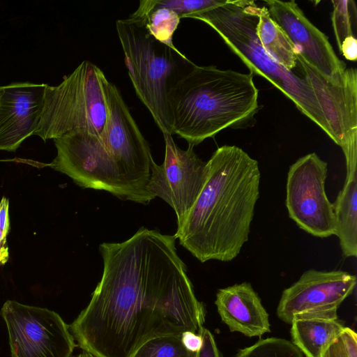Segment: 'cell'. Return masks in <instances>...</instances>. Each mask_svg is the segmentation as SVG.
Listing matches in <instances>:
<instances>
[{
    "instance_id": "1",
    "label": "cell",
    "mask_w": 357,
    "mask_h": 357,
    "mask_svg": "<svg viewBox=\"0 0 357 357\" xmlns=\"http://www.w3.org/2000/svg\"><path fill=\"white\" fill-rule=\"evenodd\" d=\"M102 278L69 330L95 357H133L149 340L199 334L206 311L195 296L175 236L141 227L121 243L99 245Z\"/></svg>"
},
{
    "instance_id": "2",
    "label": "cell",
    "mask_w": 357,
    "mask_h": 357,
    "mask_svg": "<svg viewBox=\"0 0 357 357\" xmlns=\"http://www.w3.org/2000/svg\"><path fill=\"white\" fill-rule=\"evenodd\" d=\"M205 184L174 235L200 262H228L248 241L259 195L258 162L236 146L218 148Z\"/></svg>"
},
{
    "instance_id": "3",
    "label": "cell",
    "mask_w": 357,
    "mask_h": 357,
    "mask_svg": "<svg viewBox=\"0 0 357 357\" xmlns=\"http://www.w3.org/2000/svg\"><path fill=\"white\" fill-rule=\"evenodd\" d=\"M168 106L172 135L195 146L251 120L259 107L258 89L252 73L190 61L170 86Z\"/></svg>"
},
{
    "instance_id": "4",
    "label": "cell",
    "mask_w": 357,
    "mask_h": 357,
    "mask_svg": "<svg viewBox=\"0 0 357 357\" xmlns=\"http://www.w3.org/2000/svg\"><path fill=\"white\" fill-rule=\"evenodd\" d=\"M259 6L253 1H229L187 15L209 25L250 73L260 75L280 90L304 115L331 139L332 135L319 103L307 82L278 63L263 48L257 34Z\"/></svg>"
},
{
    "instance_id": "5",
    "label": "cell",
    "mask_w": 357,
    "mask_h": 357,
    "mask_svg": "<svg viewBox=\"0 0 357 357\" xmlns=\"http://www.w3.org/2000/svg\"><path fill=\"white\" fill-rule=\"evenodd\" d=\"M53 140L57 154L47 165L79 187L105 190L121 200L142 204L155 198L147 190L149 178L128 165L107 137L75 132Z\"/></svg>"
},
{
    "instance_id": "6",
    "label": "cell",
    "mask_w": 357,
    "mask_h": 357,
    "mask_svg": "<svg viewBox=\"0 0 357 357\" xmlns=\"http://www.w3.org/2000/svg\"><path fill=\"white\" fill-rule=\"evenodd\" d=\"M104 73L83 61L56 86L47 84L40 121L33 135L43 141L75 132L106 137L107 110Z\"/></svg>"
},
{
    "instance_id": "7",
    "label": "cell",
    "mask_w": 357,
    "mask_h": 357,
    "mask_svg": "<svg viewBox=\"0 0 357 357\" xmlns=\"http://www.w3.org/2000/svg\"><path fill=\"white\" fill-rule=\"evenodd\" d=\"M116 29L137 96L162 134L172 135L169 90L190 60L179 50L157 41L143 26L128 19L116 20Z\"/></svg>"
},
{
    "instance_id": "8",
    "label": "cell",
    "mask_w": 357,
    "mask_h": 357,
    "mask_svg": "<svg viewBox=\"0 0 357 357\" xmlns=\"http://www.w3.org/2000/svg\"><path fill=\"white\" fill-rule=\"evenodd\" d=\"M0 313L12 357H71L75 339L69 325L54 311L8 300Z\"/></svg>"
},
{
    "instance_id": "9",
    "label": "cell",
    "mask_w": 357,
    "mask_h": 357,
    "mask_svg": "<svg viewBox=\"0 0 357 357\" xmlns=\"http://www.w3.org/2000/svg\"><path fill=\"white\" fill-rule=\"evenodd\" d=\"M297 66L312 89L331 139L344 153L347 170L357 169V72L346 68L335 80L327 79L296 53Z\"/></svg>"
},
{
    "instance_id": "10",
    "label": "cell",
    "mask_w": 357,
    "mask_h": 357,
    "mask_svg": "<svg viewBox=\"0 0 357 357\" xmlns=\"http://www.w3.org/2000/svg\"><path fill=\"white\" fill-rule=\"evenodd\" d=\"M327 172V162L311 153L289 167L287 178L289 218L300 229L319 238L335 235L333 206L325 190Z\"/></svg>"
},
{
    "instance_id": "11",
    "label": "cell",
    "mask_w": 357,
    "mask_h": 357,
    "mask_svg": "<svg viewBox=\"0 0 357 357\" xmlns=\"http://www.w3.org/2000/svg\"><path fill=\"white\" fill-rule=\"evenodd\" d=\"M163 137L165 159L160 165L153 158L151 160L147 190L174 209L179 227L205 184L208 165L195 153L193 146L188 145L186 150H183L174 142L172 135L163 134Z\"/></svg>"
},
{
    "instance_id": "12",
    "label": "cell",
    "mask_w": 357,
    "mask_h": 357,
    "mask_svg": "<svg viewBox=\"0 0 357 357\" xmlns=\"http://www.w3.org/2000/svg\"><path fill=\"white\" fill-rule=\"evenodd\" d=\"M356 284V276L344 271L307 270L283 291L277 315L289 324L302 318L337 319L339 306Z\"/></svg>"
},
{
    "instance_id": "13",
    "label": "cell",
    "mask_w": 357,
    "mask_h": 357,
    "mask_svg": "<svg viewBox=\"0 0 357 357\" xmlns=\"http://www.w3.org/2000/svg\"><path fill=\"white\" fill-rule=\"evenodd\" d=\"M272 19L283 29L296 53L320 74L337 79L347 64L336 55L327 36L304 15L294 1H264Z\"/></svg>"
},
{
    "instance_id": "14",
    "label": "cell",
    "mask_w": 357,
    "mask_h": 357,
    "mask_svg": "<svg viewBox=\"0 0 357 357\" xmlns=\"http://www.w3.org/2000/svg\"><path fill=\"white\" fill-rule=\"evenodd\" d=\"M47 86L20 82L0 86V150L14 151L33 135Z\"/></svg>"
},
{
    "instance_id": "15",
    "label": "cell",
    "mask_w": 357,
    "mask_h": 357,
    "mask_svg": "<svg viewBox=\"0 0 357 357\" xmlns=\"http://www.w3.org/2000/svg\"><path fill=\"white\" fill-rule=\"evenodd\" d=\"M215 304L222 321L231 332L260 337L271 331L268 314L249 282L220 289Z\"/></svg>"
},
{
    "instance_id": "16",
    "label": "cell",
    "mask_w": 357,
    "mask_h": 357,
    "mask_svg": "<svg viewBox=\"0 0 357 357\" xmlns=\"http://www.w3.org/2000/svg\"><path fill=\"white\" fill-rule=\"evenodd\" d=\"M335 236L346 257L357 256V171L347 172L346 180L333 204Z\"/></svg>"
},
{
    "instance_id": "17",
    "label": "cell",
    "mask_w": 357,
    "mask_h": 357,
    "mask_svg": "<svg viewBox=\"0 0 357 357\" xmlns=\"http://www.w3.org/2000/svg\"><path fill=\"white\" fill-rule=\"evenodd\" d=\"M291 324L292 343L306 357H321L344 328L337 319L302 318Z\"/></svg>"
},
{
    "instance_id": "18",
    "label": "cell",
    "mask_w": 357,
    "mask_h": 357,
    "mask_svg": "<svg viewBox=\"0 0 357 357\" xmlns=\"http://www.w3.org/2000/svg\"><path fill=\"white\" fill-rule=\"evenodd\" d=\"M127 19L143 26L157 41L178 50L172 39L181 17L172 10L158 6L156 0L140 1L138 8Z\"/></svg>"
},
{
    "instance_id": "19",
    "label": "cell",
    "mask_w": 357,
    "mask_h": 357,
    "mask_svg": "<svg viewBox=\"0 0 357 357\" xmlns=\"http://www.w3.org/2000/svg\"><path fill=\"white\" fill-rule=\"evenodd\" d=\"M257 36L264 50L289 70L297 66L296 50L283 29L272 19L266 6L259 7Z\"/></svg>"
},
{
    "instance_id": "20",
    "label": "cell",
    "mask_w": 357,
    "mask_h": 357,
    "mask_svg": "<svg viewBox=\"0 0 357 357\" xmlns=\"http://www.w3.org/2000/svg\"><path fill=\"white\" fill-rule=\"evenodd\" d=\"M234 357H303V354L287 340L268 337L238 350Z\"/></svg>"
},
{
    "instance_id": "21",
    "label": "cell",
    "mask_w": 357,
    "mask_h": 357,
    "mask_svg": "<svg viewBox=\"0 0 357 357\" xmlns=\"http://www.w3.org/2000/svg\"><path fill=\"white\" fill-rule=\"evenodd\" d=\"M332 24L338 48L348 37L356 38L357 8L353 0L332 1Z\"/></svg>"
},
{
    "instance_id": "22",
    "label": "cell",
    "mask_w": 357,
    "mask_h": 357,
    "mask_svg": "<svg viewBox=\"0 0 357 357\" xmlns=\"http://www.w3.org/2000/svg\"><path fill=\"white\" fill-rule=\"evenodd\" d=\"M183 345L181 335H165L151 339L144 343L133 357H195Z\"/></svg>"
},
{
    "instance_id": "23",
    "label": "cell",
    "mask_w": 357,
    "mask_h": 357,
    "mask_svg": "<svg viewBox=\"0 0 357 357\" xmlns=\"http://www.w3.org/2000/svg\"><path fill=\"white\" fill-rule=\"evenodd\" d=\"M225 0H156L160 7L174 11L180 17L197 13L224 3Z\"/></svg>"
},
{
    "instance_id": "24",
    "label": "cell",
    "mask_w": 357,
    "mask_h": 357,
    "mask_svg": "<svg viewBox=\"0 0 357 357\" xmlns=\"http://www.w3.org/2000/svg\"><path fill=\"white\" fill-rule=\"evenodd\" d=\"M202 338V344L195 357H220L219 351L213 335L206 328H203L199 334Z\"/></svg>"
},
{
    "instance_id": "25",
    "label": "cell",
    "mask_w": 357,
    "mask_h": 357,
    "mask_svg": "<svg viewBox=\"0 0 357 357\" xmlns=\"http://www.w3.org/2000/svg\"><path fill=\"white\" fill-rule=\"evenodd\" d=\"M340 53L346 59L356 61L357 59V39L356 37H348L339 48Z\"/></svg>"
},
{
    "instance_id": "26",
    "label": "cell",
    "mask_w": 357,
    "mask_h": 357,
    "mask_svg": "<svg viewBox=\"0 0 357 357\" xmlns=\"http://www.w3.org/2000/svg\"><path fill=\"white\" fill-rule=\"evenodd\" d=\"M181 341L186 349L197 352L202 344V336L191 331H185L181 335Z\"/></svg>"
},
{
    "instance_id": "27",
    "label": "cell",
    "mask_w": 357,
    "mask_h": 357,
    "mask_svg": "<svg viewBox=\"0 0 357 357\" xmlns=\"http://www.w3.org/2000/svg\"><path fill=\"white\" fill-rule=\"evenodd\" d=\"M321 357H348L340 335L325 349Z\"/></svg>"
},
{
    "instance_id": "28",
    "label": "cell",
    "mask_w": 357,
    "mask_h": 357,
    "mask_svg": "<svg viewBox=\"0 0 357 357\" xmlns=\"http://www.w3.org/2000/svg\"><path fill=\"white\" fill-rule=\"evenodd\" d=\"M8 233L0 227V264L3 265L8 259V249L7 246Z\"/></svg>"
},
{
    "instance_id": "29",
    "label": "cell",
    "mask_w": 357,
    "mask_h": 357,
    "mask_svg": "<svg viewBox=\"0 0 357 357\" xmlns=\"http://www.w3.org/2000/svg\"><path fill=\"white\" fill-rule=\"evenodd\" d=\"M75 357H95L93 355H92L89 351L83 350L82 353L78 354L77 356Z\"/></svg>"
}]
</instances>
